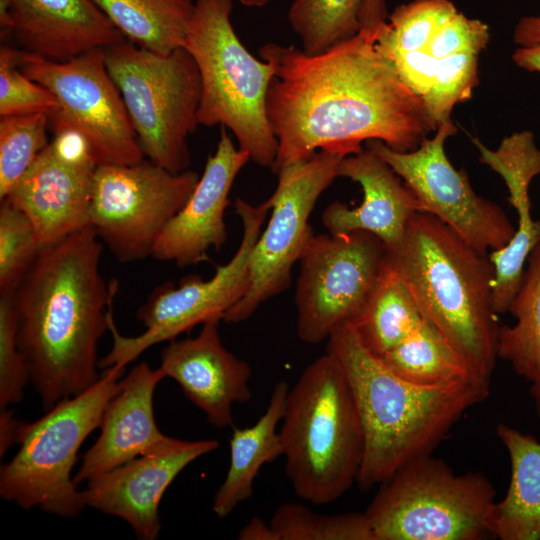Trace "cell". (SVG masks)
<instances>
[{"instance_id":"6da1fadb","label":"cell","mask_w":540,"mask_h":540,"mask_svg":"<svg viewBox=\"0 0 540 540\" xmlns=\"http://www.w3.org/2000/svg\"><path fill=\"white\" fill-rule=\"evenodd\" d=\"M376 35L360 30L318 54L276 43L261 46L260 58L274 69L266 100L277 140L273 173L317 150L359 153L369 140L412 151L437 130L422 100L379 49Z\"/></svg>"},{"instance_id":"7a4b0ae2","label":"cell","mask_w":540,"mask_h":540,"mask_svg":"<svg viewBox=\"0 0 540 540\" xmlns=\"http://www.w3.org/2000/svg\"><path fill=\"white\" fill-rule=\"evenodd\" d=\"M100 241L88 226L45 245L13 293L19 347L44 411L100 378L97 345L118 289L101 274Z\"/></svg>"},{"instance_id":"3957f363","label":"cell","mask_w":540,"mask_h":540,"mask_svg":"<svg viewBox=\"0 0 540 540\" xmlns=\"http://www.w3.org/2000/svg\"><path fill=\"white\" fill-rule=\"evenodd\" d=\"M326 351L340 362L361 420L364 453L356 482L363 491L431 455L463 414L489 395V388L471 380L420 386L402 379L348 323L333 331Z\"/></svg>"},{"instance_id":"277c9868","label":"cell","mask_w":540,"mask_h":540,"mask_svg":"<svg viewBox=\"0 0 540 540\" xmlns=\"http://www.w3.org/2000/svg\"><path fill=\"white\" fill-rule=\"evenodd\" d=\"M386 262L408 285L419 310L478 384L490 388L498 358L495 268L435 216L417 211Z\"/></svg>"},{"instance_id":"5b68a950","label":"cell","mask_w":540,"mask_h":540,"mask_svg":"<svg viewBox=\"0 0 540 540\" xmlns=\"http://www.w3.org/2000/svg\"><path fill=\"white\" fill-rule=\"evenodd\" d=\"M279 434L285 474L299 498L328 505L357 481L364 434L351 386L333 354L316 358L289 389Z\"/></svg>"},{"instance_id":"8992f818","label":"cell","mask_w":540,"mask_h":540,"mask_svg":"<svg viewBox=\"0 0 540 540\" xmlns=\"http://www.w3.org/2000/svg\"><path fill=\"white\" fill-rule=\"evenodd\" d=\"M489 28L450 0H414L394 9L376 41L404 83L422 100L437 127L479 84V56Z\"/></svg>"},{"instance_id":"52a82bcc","label":"cell","mask_w":540,"mask_h":540,"mask_svg":"<svg viewBox=\"0 0 540 540\" xmlns=\"http://www.w3.org/2000/svg\"><path fill=\"white\" fill-rule=\"evenodd\" d=\"M232 0H196L184 46L201 80L199 125H220L235 136L250 160L272 169L277 140L267 117L272 65L255 58L231 22Z\"/></svg>"},{"instance_id":"ba28073f","label":"cell","mask_w":540,"mask_h":540,"mask_svg":"<svg viewBox=\"0 0 540 540\" xmlns=\"http://www.w3.org/2000/svg\"><path fill=\"white\" fill-rule=\"evenodd\" d=\"M125 367L103 369L90 388L59 402L38 420L22 423L19 449L0 468L2 499L68 519L87 506L71 473L81 445L99 428L106 404L120 388Z\"/></svg>"},{"instance_id":"9c48e42d","label":"cell","mask_w":540,"mask_h":540,"mask_svg":"<svg viewBox=\"0 0 540 540\" xmlns=\"http://www.w3.org/2000/svg\"><path fill=\"white\" fill-rule=\"evenodd\" d=\"M495 496L482 473L428 455L382 482L364 513L374 540H481L492 536Z\"/></svg>"},{"instance_id":"30bf717a","label":"cell","mask_w":540,"mask_h":540,"mask_svg":"<svg viewBox=\"0 0 540 540\" xmlns=\"http://www.w3.org/2000/svg\"><path fill=\"white\" fill-rule=\"evenodd\" d=\"M105 62L144 156L174 173L188 170L201 97L191 54L185 47L157 53L125 39L105 48Z\"/></svg>"},{"instance_id":"8fae6325","label":"cell","mask_w":540,"mask_h":540,"mask_svg":"<svg viewBox=\"0 0 540 540\" xmlns=\"http://www.w3.org/2000/svg\"><path fill=\"white\" fill-rule=\"evenodd\" d=\"M270 210L269 199L254 205L237 198L234 211L241 220L242 238L232 258L217 266L209 279L194 274L184 277L178 286L166 282L156 287L136 313L145 327L143 333L132 337L120 334L112 311L108 330L113 345L99 360V368L126 366L155 344L172 341L207 321L223 320L247 290L250 255Z\"/></svg>"},{"instance_id":"7c38bea8","label":"cell","mask_w":540,"mask_h":540,"mask_svg":"<svg viewBox=\"0 0 540 540\" xmlns=\"http://www.w3.org/2000/svg\"><path fill=\"white\" fill-rule=\"evenodd\" d=\"M199 178L195 171L174 173L149 160L98 164L91 186L89 226L120 262L145 259Z\"/></svg>"},{"instance_id":"4fadbf2b","label":"cell","mask_w":540,"mask_h":540,"mask_svg":"<svg viewBox=\"0 0 540 540\" xmlns=\"http://www.w3.org/2000/svg\"><path fill=\"white\" fill-rule=\"evenodd\" d=\"M383 242L367 231L313 235L299 259L294 302L298 338L328 340L361 311L386 265Z\"/></svg>"},{"instance_id":"5bb4252c","label":"cell","mask_w":540,"mask_h":540,"mask_svg":"<svg viewBox=\"0 0 540 540\" xmlns=\"http://www.w3.org/2000/svg\"><path fill=\"white\" fill-rule=\"evenodd\" d=\"M344 157L322 149L276 173L277 186L268 198L270 219L250 255L247 290L226 312L225 322L246 321L264 302L290 287L292 267L314 235L309 223L311 213L321 194L338 177Z\"/></svg>"},{"instance_id":"9a60e30c","label":"cell","mask_w":540,"mask_h":540,"mask_svg":"<svg viewBox=\"0 0 540 540\" xmlns=\"http://www.w3.org/2000/svg\"><path fill=\"white\" fill-rule=\"evenodd\" d=\"M20 68L56 98L58 108L49 114L53 133L71 129L82 134L98 164L129 165L144 160L123 98L107 70L104 48L65 61L28 52Z\"/></svg>"},{"instance_id":"2e32d148","label":"cell","mask_w":540,"mask_h":540,"mask_svg":"<svg viewBox=\"0 0 540 540\" xmlns=\"http://www.w3.org/2000/svg\"><path fill=\"white\" fill-rule=\"evenodd\" d=\"M456 132L449 120L415 150L400 152L380 140L365 142V148L404 181L420 212L435 216L478 250H499L509 243L516 228L498 204L474 191L465 170H457L449 161L444 145Z\"/></svg>"},{"instance_id":"e0dca14e","label":"cell","mask_w":540,"mask_h":540,"mask_svg":"<svg viewBox=\"0 0 540 540\" xmlns=\"http://www.w3.org/2000/svg\"><path fill=\"white\" fill-rule=\"evenodd\" d=\"M53 135L3 198L29 217L43 246L89 226L91 186L98 166L82 134L65 129Z\"/></svg>"},{"instance_id":"ac0fdd59","label":"cell","mask_w":540,"mask_h":540,"mask_svg":"<svg viewBox=\"0 0 540 540\" xmlns=\"http://www.w3.org/2000/svg\"><path fill=\"white\" fill-rule=\"evenodd\" d=\"M219 447L214 439L169 437L158 448L88 481L86 505L126 521L140 540H155L162 529L160 501L175 478L196 459Z\"/></svg>"},{"instance_id":"d6986e66","label":"cell","mask_w":540,"mask_h":540,"mask_svg":"<svg viewBox=\"0 0 540 540\" xmlns=\"http://www.w3.org/2000/svg\"><path fill=\"white\" fill-rule=\"evenodd\" d=\"M249 160V154L236 148L227 129L221 126L215 152L208 157L187 202L161 231L151 256L186 267L207 261L211 248L220 250L227 239L224 212L229 194Z\"/></svg>"},{"instance_id":"ffe728a7","label":"cell","mask_w":540,"mask_h":540,"mask_svg":"<svg viewBox=\"0 0 540 540\" xmlns=\"http://www.w3.org/2000/svg\"><path fill=\"white\" fill-rule=\"evenodd\" d=\"M219 321L202 324L194 338L174 339L164 347L159 368L175 380L184 395L217 428L234 427L232 408L252 395V369L225 348Z\"/></svg>"},{"instance_id":"44dd1931","label":"cell","mask_w":540,"mask_h":540,"mask_svg":"<svg viewBox=\"0 0 540 540\" xmlns=\"http://www.w3.org/2000/svg\"><path fill=\"white\" fill-rule=\"evenodd\" d=\"M0 27L20 49L51 61L126 39L93 0H0Z\"/></svg>"},{"instance_id":"7402d4cb","label":"cell","mask_w":540,"mask_h":540,"mask_svg":"<svg viewBox=\"0 0 540 540\" xmlns=\"http://www.w3.org/2000/svg\"><path fill=\"white\" fill-rule=\"evenodd\" d=\"M470 139L479 152V161L504 180L508 200L518 216V227L509 243L489 254L495 268L494 308L497 314H504L519 289L525 263L540 242V220L532 218L529 196L532 180L540 175V149L529 130L503 138L496 150L487 148L478 138Z\"/></svg>"},{"instance_id":"603a6c76","label":"cell","mask_w":540,"mask_h":540,"mask_svg":"<svg viewBox=\"0 0 540 540\" xmlns=\"http://www.w3.org/2000/svg\"><path fill=\"white\" fill-rule=\"evenodd\" d=\"M163 378L160 368L142 362L121 380L103 411L100 435L73 477L77 485L158 448L169 438L159 430L153 408L154 392Z\"/></svg>"},{"instance_id":"cb8c5ba5","label":"cell","mask_w":540,"mask_h":540,"mask_svg":"<svg viewBox=\"0 0 540 540\" xmlns=\"http://www.w3.org/2000/svg\"><path fill=\"white\" fill-rule=\"evenodd\" d=\"M338 177L358 183L363 200L355 208L334 201L322 214L328 233L336 235L352 231H367L377 236L387 251L402 242L412 216L419 211L415 195L376 153L365 148L342 159Z\"/></svg>"},{"instance_id":"d4e9b609","label":"cell","mask_w":540,"mask_h":540,"mask_svg":"<svg viewBox=\"0 0 540 540\" xmlns=\"http://www.w3.org/2000/svg\"><path fill=\"white\" fill-rule=\"evenodd\" d=\"M289 389L287 381H278L259 419L250 427L233 428L229 441V467L212 505L219 518L227 517L252 496L255 478L264 464L283 456L277 426L284 414Z\"/></svg>"},{"instance_id":"484cf974","label":"cell","mask_w":540,"mask_h":540,"mask_svg":"<svg viewBox=\"0 0 540 540\" xmlns=\"http://www.w3.org/2000/svg\"><path fill=\"white\" fill-rule=\"evenodd\" d=\"M496 434L506 447L511 478L505 498L495 502L489 529L501 540H540V442L500 423Z\"/></svg>"},{"instance_id":"4316f807","label":"cell","mask_w":540,"mask_h":540,"mask_svg":"<svg viewBox=\"0 0 540 540\" xmlns=\"http://www.w3.org/2000/svg\"><path fill=\"white\" fill-rule=\"evenodd\" d=\"M521 284L509 304L516 322L500 325L497 354L529 382V394L540 418V242L530 253Z\"/></svg>"},{"instance_id":"83f0119b","label":"cell","mask_w":540,"mask_h":540,"mask_svg":"<svg viewBox=\"0 0 540 540\" xmlns=\"http://www.w3.org/2000/svg\"><path fill=\"white\" fill-rule=\"evenodd\" d=\"M423 321L408 285L386 262L368 300L348 324L366 349L381 356L397 346Z\"/></svg>"},{"instance_id":"f1b7e54d","label":"cell","mask_w":540,"mask_h":540,"mask_svg":"<svg viewBox=\"0 0 540 540\" xmlns=\"http://www.w3.org/2000/svg\"><path fill=\"white\" fill-rule=\"evenodd\" d=\"M122 35L157 53L183 47L196 0H93Z\"/></svg>"},{"instance_id":"f546056e","label":"cell","mask_w":540,"mask_h":540,"mask_svg":"<svg viewBox=\"0 0 540 540\" xmlns=\"http://www.w3.org/2000/svg\"><path fill=\"white\" fill-rule=\"evenodd\" d=\"M377 357L396 375L416 385L475 382L444 337L425 319L397 346Z\"/></svg>"},{"instance_id":"4dcf8cb0","label":"cell","mask_w":540,"mask_h":540,"mask_svg":"<svg viewBox=\"0 0 540 540\" xmlns=\"http://www.w3.org/2000/svg\"><path fill=\"white\" fill-rule=\"evenodd\" d=\"M364 0H294L288 21L308 54L322 53L361 30Z\"/></svg>"},{"instance_id":"1f68e13d","label":"cell","mask_w":540,"mask_h":540,"mask_svg":"<svg viewBox=\"0 0 540 540\" xmlns=\"http://www.w3.org/2000/svg\"><path fill=\"white\" fill-rule=\"evenodd\" d=\"M269 524L279 540H374L364 512L324 515L286 502L277 507Z\"/></svg>"},{"instance_id":"d6a6232c","label":"cell","mask_w":540,"mask_h":540,"mask_svg":"<svg viewBox=\"0 0 540 540\" xmlns=\"http://www.w3.org/2000/svg\"><path fill=\"white\" fill-rule=\"evenodd\" d=\"M49 114L0 116V199H3L49 143Z\"/></svg>"},{"instance_id":"836d02e7","label":"cell","mask_w":540,"mask_h":540,"mask_svg":"<svg viewBox=\"0 0 540 540\" xmlns=\"http://www.w3.org/2000/svg\"><path fill=\"white\" fill-rule=\"evenodd\" d=\"M43 247L29 217L8 200H1L0 295L16 291Z\"/></svg>"},{"instance_id":"e575fe53","label":"cell","mask_w":540,"mask_h":540,"mask_svg":"<svg viewBox=\"0 0 540 540\" xmlns=\"http://www.w3.org/2000/svg\"><path fill=\"white\" fill-rule=\"evenodd\" d=\"M28 52L7 45L0 49V116L44 112L58 108L54 95L20 68Z\"/></svg>"},{"instance_id":"d590c367","label":"cell","mask_w":540,"mask_h":540,"mask_svg":"<svg viewBox=\"0 0 540 540\" xmlns=\"http://www.w3.org/2000/svg\"><path fill=\"white\" fill-rule=\"evenodd\" d=\"M28 382V367L18 343L13 294L0 295V410L19 403Z\"/></svg>"},{"instance_id":"8d00e7d4","label":"cell","mask_w":540,"mask_h":540,"mask_svg":"<svg viewBox=\"0 0 540 540\" xmlns=\"http://www.w3.org/2000/svg\"><path fill=\"white\" fill-rule=\"evenodd\" d=\"M513 41L520 47L540 44V16L519 19L514 28Z\"/></svg>"},{"instance_id":"74e56055","label":"cell","mask_w":540,"mask_h":540,"mask_svg":"<svg viewBox=\"0 0 540 540\" xmlns=\"http://www.w3.org/2000/svg\"><path fill=\"white\" fill-rule=\"evenodd\" d=\"M387 9L385 0H364L361 13V30L377 32L386 22Z\"/></svg>"},{"instance_id":"f35d334b","label":"cell","mask_w":540,"mask_h":540,"mask_svg":"<svg viewBox=\"0 0 540 540\" xmlns=\"http://www.w3.org/2000/svg\"><path fill=\"white\" fill-rule=\"evenodd\" d=\"M23 422L18 421L14 417V413L10 409L1 410L0 414V457L7 452V450L17 443L20 428Z\"/></svg>"},{"instance_id":"ab89813d","label":"cell","mask_w":540,"mask_h":540,"mask_svg":"<svg viewBox=\"0 0 540 540\" xmlns=\"http://www.w3.org/2000/svg\"><path fill=\"white\" fill-rule=\"evenodd\" d=\"M237 538L239 540H279L269 522L257 516L240 529Z\"/></svg>"},{"instance_id":"60d3db41","label":"cell","mask_w":540,"mask_h":540,"mask_svg":"<svg viewBox=\"0 0 540 540\" xmlns=\"http://www.w3.org/2000/svg\"><path fill=\"white\" fill-rule=\"evenodd\" d=\"M511 58L518 67L540 73V44L519 47L512 53Z\"/></svg>"},{"instance_id":"b9f144b4","label":"cell","mask_w":540,"mask_h":540,"mask_svg":"<svg viewBox=\"0 0 540 540\" xmlns=\"http://www.w3.org/2000/svg\"><path fill=\"white\" fill-rule=\"evenodd\" d=\"M242 5L251 8L264 7L270 0H238Z\"/></svg>"}]
</instances>
